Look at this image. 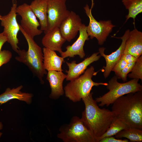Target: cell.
<instances>
[{
	"instance_id": "1",
	"label": "cell",
	"mask_w": 142,
	"mask_h": 142,
	"mask_svg": "<svg viewBox=\"0 0 142 142\" xmlns=\"http://www.w3.org/2000/svg\"><path fill=\"white\" fill-rule=\"evenodd\" d=\"M90 93L82 99L85 108L81 119L84 124L96 139L107 130L116 117L112 111L100 108Z\"/></svg>"
},
{
	"instance_id": "2",
	"label": "cell",
	"mask_w": 142,
	"mask_h": 142,
	"mask_svg": "<svg viewBox=\"0 0 142 142\" xmlns=\"http://www.w3.org/2000/svg\"><path fill=\"white\" fill-rule=\"evenodd\" d=\"M116 117L129 126L142 130V90L126 94L112 104Z\"/></svg>"
},
{
	"instance_id": "3",
	"label": "cell",
	"mask_w": 142,
	"mask_h": 142,
	"mask_svg": "<svg viewBox=\"0 0 142 142\" xmlns=\"http://www.w3.org/2000/svg\"><path fill=\"white\" fill-rule=\"evenodd\" d=\"M94 67L91 66L78 78L69 81L64 88L65 97L74 102H80L90 93L93 87L99 85L107 86L108 83L96 82L92 78L96 75Z\"/></svg>"
},
{
	"instance_id": "4",
	"label": "cell",
	"mask_w": 142,
	"mask_h": 142,
	"mask_svg": "<svg viewBox=\"0 0 142 142\" xmlns=\"http://www.w3.org/2000/svg\"><path fill=\"white\" fill-rule=\"evenodd\" d=\"M139 80L133 79L121 83L118 81L117 76H114L109 81L106 86L109 91L102 96L96 98L95 100L97 103H100L99 106H108L122 96L142 91V86L138 83Z\"/></svg>"
},
{
	"instance_id": "5",
	"label": "cell",
	"mask_w": 142,
	"mask_h": 142,
	"mask_svg": "<svg viewBox=\"0 0 142 142\" xmlns=\"http://www.w3.org/2000/svg\"><path fill=\"white\" fill-rule=\"evenodd\" d=\"M57 137L64 142H97L81 118L73 116L69 123L61 126Z\"/></svg>"
},
{
	"instance_id": "6",
	"label": "cell",
	"mask_w": 142,
	"mask_h": 142,
	"mask_svg": "<svg viewBox=\"0 0 142 142\" xmlns=\"http://www.w3.org/2000/svg\"><path fill=\"white\" fill-rule=\"evenodd\" d=\"M17 53L18 55L15 57V59L27 66L41 83L43 84V78L47 72L43 65V54L41 48L36 45L27 51L19 49Z\"/></svg>"
},
{
	"instance_id": "7",
	"label": "cell",
	"mask_w": 142,
	"mask_h": 142,
	"mask_svg": "<svg viewBox=\"0 0 142 142\" xmlns=\"http://www.w3.org/2000/svg\"><path fill=\"white\" fill-rule=\"evenodd\" d=\"M91 1L90 8L87 4L84 8L89 21V25L87 26V32L91 39L95 38L97 39L98 44L102 45L115 26L113 24L110 20L100 21L98 22L95 19L92 13L94 4V0Z\"/></svg>"
},
{
	"instance_id": "8",
	"label": "cell",
	"mask_w": 142,
	"mask_h": 142,
	"mask_svg": "<svg viewBox=\"0 0 142 142\" xmlns=\"http://www.w3.org/2000/svg\"><path fill=\"white\" fill-rule=\"evenodd\" d=\"M12 3L10 11L7 15L2 16L1 23L3 27V32L7 38V42L10 44L13 50L17 53L19 49L17 36L20 31L19 24L17 19V2L16 0H12Z\"/></svg>"
},
{
	"instance_id": "9",
	"label": "cell",
	"mask_w": 142,
	"mask_h": 142,
	"mask_svg": "<svg viewBox=\"0 0 142 142\" xmlns=\"http://www.w3.org/2000/svg\"><path fill=\"white\" fill-rule=\"evenodd\" d=\"M66 1V0H48V28L46 33L59 27L69 15L70 11L67 9Z\"/></svg>"
},
{
	"instance_id": "10",
	"label": "cell",
	"mask_w": 142,
	"mask_h": 142,
	"mask_svg": "<svg viewBox=\"0 0 142 142\" xmlns=\"http://www.w3.org/2000/svg\"><path fill=\"white\" fill-rule=\"evenodd\" d=\"M16 12L21 17V26L32 38L42 33L43 31L38 28L40 26L39 22L29 5L24 3L19 5L16 8Z\"/></svg>"
},
{
	"instance_id": "11",
	"label": "cell",
	"mask_w": 142,
	"mask_h": 142,
	"mask_svg": "<svg viewBox=\"0 0 142 142\" xmlns=\"http://www.w3.org/2000/svg\"><path fill=\"white\" fill-rule=\"evenodd\" d=\"M82 24L79 16L71 11L59 28L63 37L66 41L70 42L75 37Z\"/></svg>"
},
{
	"instance_id": "12",
	"label": "cell",
	"mask_w": 142,
	"mask_h": 142,
	"mask_svg": "<svg viewBox=\"0 0 142 142\" xmlns=\"http://www.w3.org/2000/svg\"><path fill=\"white\" fill-rule=\"evenodd\" d=\"M130 31L129 29H128L126 31L122 37H116L121 39V44L118 49L109 55H107L105 54V48L102 47L99 48V52L100 55L101 56L104 57L106 62V66L103 67L104 69L103 75L105 78L108 77L114 65L123 54L125 48V42Z\"/></svg>"
},
{
	"instance_id": "13",
	"label": "cell",
	"mask_w": 142,
	"mask_h": 142,
	"mask_svg": "<svg viewBox=\"0 0 142 142\" xmlns=\"http://www.w3.org/2000/svg\"><path fill=\"white\" fill-rule=\"evenodd\" d=\"M79 34L76 41L71 45H68L66 48V50L60 54L61 57L65 58L67 57H73L78 55L81 59L85 56L84 46L85 42L89 39L87 32V26L84 24L81 25L79 31Z\"/></svg>"
},
{
	"instance_id": "14",
	"label": "cell",
	"mask_w": 142,
	"mask_h": 142,
	"mask_svg": "<svg viewBox=\"0 0 142 142\" xmlns=\"http://www.w3.org/2000/svg\"><path fill=\"white\" fill-rule=\"evenodd\" d=\"M99 54V52L94 53L90 56L78 64L76 63L75 60H73L71 62H66L68 69L65 71L67 73L66 80H72L82 74L89 65L99 59L101 55H98Z\"/></svg>"
},
{
	"instance_id": "15",
	"label": "cell",
	"mask_w": 142,
	"mask_h": 142,
	"mask_svg": "<svg viewBox=\"0 0 142 142\" xmlns=\"http://www.w3.org/2000/svg\"><path fill=\"white\" fill-rule=\"evenodd\" d=\"M46 79L48 81L51 89L49 97L53 99H57L64 94L63 83L67 75L62 71L51 70L47 73Z\"/></svg>"
},
{
	"instance_id": "16",
	"label": "cell",
	"mask_w": 142,
	"mask_h": 142,
	"mask_svg": "<svg viewBox=\"0 0 142 142\" xmlns=\"http://www.w3.org/2000/svg\"><path fill=\"white\" fill-rule=\"evenodd\" d=\"M123 53L130 54L137 58L142 54V32L136 28L130 31L126 41Z\"/></svg>"
},
{
	"instance_id": "17",
	"label": "cell",
	"mask_w": 142,
	"mask_h": 142,
	"mask_svg": "<svg viewBox=\"0 0 142 142\" xmlns=\"http://www.w3.org/2000/svg\"><path fill=\"white\" fill-rule=\"evenodd\" d=\"M66 40L62 36L59 27L48 32L43 37L42 43L44 47L58 52H63L62 47Z\"/></svg>"
},
{
	"instance_id": "18",
	"label": "cell",
	"mask_w": 142,
	"mask_h": 142,
	"mask_svg": "<svg viewBox=\"0 0 142 142\" xmlns=\"http://www.w3.org/2000/svg\"><path fill=\"white\" fill-rule=\"evenodd\" d=\"M23 88V86L21 85L12 89L7 88L4 92L0 94V105L13 99H17L24 101L28 104H31L33 95L31 93L21 92V90Z\"/></svg>"
},
{
	"instance_id": "19",
	"label": "cell",
	"mask_w": 142,
	"mask_h": 142,
	"mask_svg": "<svg viewBox=\"0 0 142 142\" xmlns=\"http://www.w3.org/2000/svg\"><path fill=\"white\" fill-rule=\"evenodd\" d=\"M29 6L39 20L40 29L45 33L48 28V0H34Z\"/></svg>"
},
{
	"instance_id": "20",
	"label": "cell",
	"mask_w": 142,
	"mask_h": 142,
	"mask_svg": "<svg viewBox=\"0 0 142 142\" xmlns=\"http://www.w3.org/2000/svg\"><path fill=\"white\" fill-rule=\"evenodd\" d=\"M43 65L46 71L63 70L62 67L64 58L58 56L55 51L44 47L43 49Z\"/></svg>"
},
{
	"instance_id": "21",
	"label": "cell",
	"mask_w": 142,
	"mask_h": 142,
	"mask_svg": "<svg viewBox=\"0 0 142 142\" xmlns=\"http://www.w3.org/2000/svg\"><path fill=\"white\" fill-rule=\"evenodd\" d=\"M122 2L128 13L126 16L125 23L130 18L133 19L134 24L136 16L142 12V0H122Z\"/></svg>"
},
{
	"instance_id": "22",
	"label": "cell",
	"mask_w": 142,
	"mask_h": 142,
	"mask_svg": "<svg viewBox=\"0 0 142 142\" xmlns=\"http://www.w3.org/2000/svg\"><path fill=\"white\" fill-rule=\"evenodd\" d=\"M115 135L116 138H125L131 142L142 141V130L133 127L123 130Z\"/></svg>"
},
{
	"instance_id": "23",
	"label": "cell",
	"mask_w": 142,
	"mask_h": 142,
	"mask_svg": "<svg viewBox=\"0 0 142 142\" xmlns=\"http://www.w3.org/2000/svg\"><path fill=\"white\" fill-rule=\"evenodd\" d=\"M130 126L116 117L113 120L106 132L97 140V142L102 138L115 135L121 130L127 129Z\"/></svg>"
},
{
	"instance_id": "24",
	"label": "cell",
	"mask_w": 142,
	"mask_h": 142,
	"mask_svg": "<svg viewBox=\"0 0 142 142\" xmlns=\"http://www.w3.org/2000/svg\"><path fill=\"white\" fill-rule=\"evenodd\" d=\"M131 73L128 75L130 78L142 80V55L138 58L133 66Z\"/></svg>"
},
{
	"instance_id": "25",
	"label": "cell",
	"mask_w": 142,
	"mask_h": 142,
	"mask_svg": "<svg viewBox=\"0 0 142 142\" xmlns=\"http://www.w3.org/2000/svg\"><path fill=\"white\" fill-rule=\"evenodd\" d=\"M135 62L128 63L121 71L116 74L118 78L121 79L124 82H126L127 75L131 72Z\"/></svg>"
},
{
	"instance_id": "26",
	"label": "cell",
	"mask_w": 142,
	"mask_h": 142,
	"mask_svg": "<svg viewBox=\"0 0 142 142\" xmlns=\"http://www.w3.org/2000/svg\"><path fill=\"white\" fill-rule=\"evenodd\" d=\"M12 56L11 52L8 50H4L0 51V67L4 64L8 63Z\"/></svg>"
},
{
	"instance_id": "27",
	"label": "cell",
	"mask_w": 142,
	"mask_h": 142,
	"mask_svg": "<svg viewBox=\"0 0 142 142\" xmlns=\"http://www.w3.org/2000/svg\"><path fill=\"white\" fill-rule=\"evenodd\" d=\"M128 64L125 60L120 58L115 64L112 71L114 72L115 74L118 73L121 71Z\"/></svg>"
},
{
	"instance_id": "28",
	"label": "cell",
	"mask_w": 142,
	"mask_h": 142,
	"mask_svg": "<svg viewBox=\"0 0 142 142\" xmlns=\"http://www.w3.org/2000/svg\"><path fill=\"white\" fill-rule=\"evenodd\" d=\"M127 139H122L116 138L113 136L104 137L101 139L99 142H128Z\"/></svg>"
},
{
	"instance_id": "29",
	"label": "cell",
	"mask_w": 142,
	"mask_h": 142,
	"mask_svg": "<svg viewBox=\"0 0 142 142\" xmlns=\"http://www.w3.org/2000/svg\"><path fill=\"white\" fill-rule=\"evenodd\" d=\"M121 58L125 60L128 63L135 62L138 58L128 53H123Z\"/></svg>"
},
{
	"instance_id": "30",
	"label": "cell",
	"mask_w": 142,
	"mask_h": 142,
	"mask_svg": "<svg viewBox=\"0 0 142 142\" xmlns=\"http://www.w3.org/2000/svg\"><path fill=\"white\" fill-rule=\"evenodd\" d=\"M7 42V39L3 32L0 33V51L1 50L2 46Z\"/></svg>"
},
{
	"instance_id": "31",
	"label": "cell",
	"mask_w": 142,
	"mask_h": 142,
	"mask_svg": "<svg viewBox=\"0 0 142 142\" xmlns=\"http://www.w3.org/2000/svg\"><path fill=\"white\" fill-rule=\"evenodd\" d=\"M3 127V125L1 122L0 121V130H2ZM3 133L0 132V138L2 135Z\"/></svg>"
},
{
	"instance_id": "32",
	"label": "cell",
	"mask_w": 142,
	"mask_h": 142,
	"mask_svg": "<svg viewBox=\"0 0 142 142\" xmlns=\"http://www.w3.org/2000/svg\"><path fill=\"white\" fill-rule=\"evenodd\" d=\"M2 16L0 14V20L1 19Z\"/></svg>"
},
{
	"instance_id": "33",
	"label": "cell",
	"mask_w": 142,
	"mask_h": 142,
	"mask_svg": "<svg viewBox=\"0 0 142 142\" xmlns=\"http://www.w3.org/2000/svg\"><path fill=\"white\" fill-rule=\"evenodd\" d=\"M0 88H1V85L0 84Z\"/></svg>"
}]
</instances>
